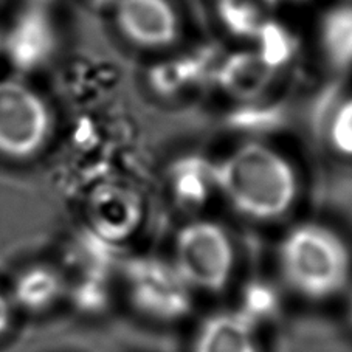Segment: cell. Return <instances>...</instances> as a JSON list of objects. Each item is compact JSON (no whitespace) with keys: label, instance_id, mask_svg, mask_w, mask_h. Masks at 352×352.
I'll return each mask as SVG.
<instances>
[{"label":"cell","instance_id":"6da1fadb","mask_svg":"<svg viewBox=\"0 0 352 352\" xmlns=\"http://www.w3.org/2000/svg\"><path fill=\"white\" fill-rule=\"evenodd\" d=\"M214 185L236 211L250 219L284 216L296 197L290 163L264 144H244L213 166Z\"/></svg>","mask_w":352,"mask_h":352},{"label":"cell","instance_id":"5bb4252c","mask_svg":"<svg viewBox=\"0 0 352 352\" xmlns=\"http://www.w3.org/2000/svg\"><path fill=\"white\" fill-rule=\"evenodd\" d=\"M258 50L256 53L265 64H269L273 70H276L279 65L287 63L294 53V41L286 30L278 25L275 21L261 30L256 38Z\"/></svg>","mask_w":352,"mask_h":352},{"label":"cell","instance_id":"8992f818","mask_svg":"<svg viewBox=\"0 0 352 352\" xmlns=\"http://www.w3.org/2000/svg\"><path fill=\"white\" fill-rule=\"evenodd\" d=\"M115 19L126 39L144 48L166 47L179 33L177 16L168 0H118Z\"/></svg>","mask_w":352,"mask_h":352},{"label":"cell","instance_id":"ac0fdd59","mask_svg":"<svg viewBox=\"0 0 352 352\" xmlns=\"http://www.w3.org/2000/svg\"><path fill=\"white\" fill-rule=\"evenodd\" d=\"M348 315H349V320H351V323H352V295H351L349 302H348Z\"/></svg>","mask_w":352,"mask_h":352},{"label":"cell","instance_id":"277c9868","mask_svg":"<svg viewBox=\"0 0 352 352\" xmlns=\"http://www.w3.org/2000/svg\"><path fill=\"white\" fill-rule=\"evenodd\" d=\"M123 286L133 309L160 323L185 318L194 305V290L168 259L137 256L126 261Z\"/></svg>","mask_w":352,"mask_h":352},{"label":"cell","instance_id":"9c48e42d","mask_svg":"<svg viewBox=\"0 0 352 352\" xmlns=\"http://www.w3.org/2000/svg\"><path fill=\"white\" fill-rule=\"evenodd\" d=\"M67 289L65 278L59 270L50 265H33L16 278L13 298L28 312H42L56 305Z\"/></svg>","mask_w":352,"mask_h":352},{"label":"cell","instance_id":"9a60e30c","mask_svg":"<svg viewBox=\"0 0 352 352\" xmlns=\"http://www.w3.org/2000/svg\"><path fill=\"white\" fill-rule=\"evenodd\" d=\"M72 300L82 312L102 311L109 302V278L96 275H80L72 286Z\"/></svg>","mask_w":352,"mask_h":352},{"label":"cell","instance_id":"4fadbf2b","mask_svg":"<svg viewBox=\"0 0 352 352\" xmlns=\"http://www.w3.org/2000/svg\"><path fill=\"white\" fill-rule=\"evenodd\" d=\"M279 302L281 300L276 289L270 283L253 279L242 287L239 307L236 309V312H239L248 323L258 327L275 317L279 311Z\"/></svg>","mask_w":352,"mask_h":352},{"label":"cell","instance_id":"30bf717a","mask_svg":"<svg viewBox=\"0 0 352 352\" xmlns=\"http://www.w3.org/2000/svg\"><path fill=\"white\" fill-rule=\"evenodd\" d=\"M273 72L256 52L238 53L222 65L221 86L239 98H253L269 86Z\"/></svg>","mask_w":352,"mask_h":352},{"label":"cell","instance_id":"7c38bea8","mask_svg":"<svg viewBox=\"0 0 352 352\" xmlns=\"http://www.w3.org/2000/svg\"><path fill=\"white\" fill-rule=\"evenodd\" d=\"M276 0H217L221 21L230 32L256 38L267 23L273 21Z\"/></svg>","mask_w":352,"mask_h":352},{"label":"cell","instance_id":"7a4b0ae2","mask_svg":"<svg viewBox=\"0 0 352 352\" xmlns=\"http://www.w3.org/2000/svg\"><path fill=\"white\" fill-rule=\"evenodd\" d=\"M278 267L296 295L311 301L333 298L348 286L352 254L342 236L321 223H301L278 247Z\"/></svg>","mask_w":352,"mask_h":352},{"label":"cell","instance_id":"5b68a950","mask_svg":"<svg viewBox=\"0 0 352 352\" xmlns=\"http://www.w3.org/2000/svg\"><path fill=\"white\" fill-rule=\"evenodd\" d=\"M52 127L41 96L19 81L0 82V155L23 160L39 153Z\"/></svg>","mask_w":352,"mask_h":352},{"label":"cell","instance_id":"e0dca14e","mask_svg":"<svg viewBox=\"0 0 352 352\" xmlns=\"http://www.w3.org/2000/svg\"><path fill=\"white\" fill-rule=\"evenodd\" d=\"M11 321H13V311L7 296L0 292V337L10 329Z\"/></svg>","mask_w":352,"mask_h":352},{"label":"cell","instance_id":"2e32d148","mask_svg":"<svg viewBox=\"0 0 352 352\" xmlns=\"http://www.w3.org/2000/svg\"><path fill=\"white\" fill-rule=\"evenodd\" d=\"M329 138L338 154L352 157V98L342 102L333 112Z\"/></svg>","mask_w":352,"mask_h":352},{"label":"cell","instance_id":"ba28073f","mask_svg":"<svg viewBox=\"0 0 352 352\" xmlns=\"http://www.w3.org/2000/svg\"><path fill=\"white\" fill-rule=\"evenodd\" d=\"M256 329L236 311L213 314L199 326L191 352H261Z\"/></svg>","mask_w":352,"mask_h":352},{"label":"cell","instance_id":"8fae6325","mask_svg":"<svg viewBox=\"0 0 352 352\" xmlns=\"http://www.w3.org/2000/svg\"><path fill=\"white\" fill-rule=\"evenodd\" d=\"M321 47L332 67H352V5H338L326 13L320 30Z\"/></svg>","mask_w":352,"mask_h":352},{"label":"cell","instance_id":"d6986e66","mask_svg":"<svg viewBox=\"0 0 352 352\" xmlns=\"http://www.w3.org/2000/svg\"><path fill=\"white\" fill-rule=\"evenodd\" d=\"M33 2L36 3V7H38L39 3H44V2H47V0H33Z\"/></svg>","mask_w":352,"mask_h":352},{"label":"cell","instance_id":"3957f363","mask_svg":"<svg viewBox=\"0 0 352 352\" xmlns=\"http://www.w3.org/2000/svg\"><path fill=\"white\" fill-rule=\"evenodd\" d=\"M171 261L194 292L216 294L232 281L236 250L227 230L219 223L194 221L175 236Z\"/></svg>","mask_w":352,"mask_h":352},{"label":"cell","instance_id":"52a82bcc","mask_svg":"<svg viewBox=\"0 0 352 352\" xmlns=\"http://www.w3.org/2000/svg\"><path fill=\"white\" fill-rule=\"evenodd\" d=\"M53 48V25L36 5L17 16L3 39V52L8 63L21 72L38 69L50 58Z\"/></svg>","mask_w":352,"mask_h":352}]
</instances>
